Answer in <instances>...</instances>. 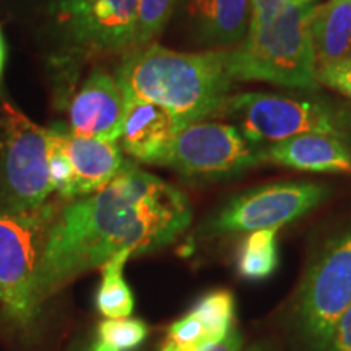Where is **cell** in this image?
<instances>
[{
	"instance_id": "6da1fadb",
	"label": "cell",
	"mask_w": 351,
	"mask_h": 351,
	"mask_svg": "<svg viewBox=\"0 0 351 351\" xmlns=\"http://www.w3.org/2000/svg\"><path fill=\"white\" fill-rule=\"evenodd\" d=\"M191 219V204L179 189L129 165L95 194L64 204L39 265V304L116 254H138L173 243Z\"/></svg>"
},
{
	"instance_id": "7a4b0ae2",
	"label": "cell",
	"mask_w": 351,
	"mask_h": 351,
	"mask_svg": "<svg viewBox=\"0 0 351 351\" xmlns=\"http://www.w3.org/2000/svg\"><path fill=\"white\" fill-rule=\"evenodd\" d=\"M116 78L127 101L142 99L165 108L179 129L219 114L234 82L230 51L195 54L160 44L127 52Z\"/></svg>"
},
{
	"instance_id": "3957f363",
	"label": "cell",
	"mask_w": 351,
	"mask_h": 351,
	"mask_svg": "<svg viewBox=\"0 0 351 351\" xmlns=\"http://www.w3.org/2000/svg\"><path fill=\"white\" fill-rule=\"evenodd\" d=\"M319 7L288 2L276 15L251 19L247 38L230 51L232 80L319 90L313 43Z\"/></svg>"
},
{
	"instance_id": "277c9868",
	"label": "cell",
	"mask_w": 351,
	"mask_h": 351,
	"mask_svg": "<svg viewBox=\"0 0 351 351\" xmlns=\"http://www.w3.org/2000/svg\"><path fill=\"white\" fill-rule=\"evenodd\" d=\"M62 202L19 212L0 207V307L20 327H32L39 314L38 271Z\"/></svg>"
},
{
	"instance_id": "5b68a950",
	"label": "cell",
	"mask_w": 351,
	"mask_h": 351,
	"mask_svg": "<svg viewBox=\"0 0 351 351\" xmlns=\"http://www.w3.org/2000/svg\"><path fill=\"white\" fill-rule=\"evenodd\" d=\"M52 129L41 127L19 108L3 103L0 112V207L38 208L51 200Z\"/></svg>"
},
{
	"instance_id": "8992f818",
	"label": "cell",
	"mask_w": 351,
	"mask_h": 351,
	"mask_svg": "<svg viewBox=\"0 0 351 351\" xmlns=\"http://www.w3.org/2000/svg\"><path fill=\"white\" fill-rule=\"evenodd\" d=\"M219 114L232 117L249 142L276 143L302 134H328L345 138V117L319 101L270 93L228 96Z\"/></svg>"
},
{
	"instance_id": "52a82bcc",
	"label": "cell",
	"mask_w": 351,
	"mask_h": 351,
	"mask_svg": "<svg viewBox=\"0 0 351 351\" xmlns=\"http://www.w3.org/2000/svg\"><path fill=\"white\" fill-rule=\"evenodd\" d=\"M351 304V225L328 241L301 285L296 317L313 351H327L337 322Z\"/></svg>"
},
{
	"instance_id": "ba28073f",
	"label": "cell",
	"mask_w": 351,
	"mask_h": 351,
	"mask_svg": "<svg viewBox=\"0 0 351 351\" xmlns=\"http://www.w3.org/2000/svg\"><path fill=\"white\" fill-rule=\"evenodd\" d=\"M138 0H54L51 15L64 46L77 57H104L134 46Z\"/></svg>"
},
{
	"instance_id": "9c48e42d",
	"label": "cell",
	"mask_w": 351,
	"mask_h": 351,
	"mask_svg": "<svg viewBox=\"0 0 351 351\" xmlns=\"http://www.w3.org/2000/svg\"><path fill=\"white\" fill-rule=\"evenodd\" d=\"M263 152L265 148L249 142L236 125L199 121L176 134L161 165L187 178L215 179L263 163Z\"/></svg>"
},
{
	"instance_id": "30bf717a",
	"label": "cell",
	"mask_w": 351,
	"mask_h": 351,
	"mask_svg": "<svg viewBox=\"0 0 351 351\" xmlns=\"http://www.w3.org/2000/svg\"><path fill=\"white\" fill-rule=\"evenodd\" d=\"M327 187L313 182H280L258 187L232 199L213 226L219 232H252L280 228L317 207Z\"/></svg>"
},
{
	"instance_id": "8fae6325",
	"label": "cell",
	"mask_w": 351,
	"mask_h": 351,
	"mask_svg": "<svg viewBox=\"0 0 351 351\" xmlns=\"http://www.w3.org/2000/svg\"><path fill=\"white\" fill-rule=\"evenodd\" d=\"M127 98L116 75L96 69L69 103V132L78 137L119 142Z\"/></svg>"
},
{
	"instance_id": "7c38bea8",
	"label": "cell",
	"mask_w": 351,
	"mask_h": 351,
	"mask_svg": "<svg viewBox=\"0 0 351 351\" xmlns=\"http://www.w3.org/2000/svg\"><path fill=\"white\" fill-rule=\"evenodd\" d=\"M56 129L59 142L72 165L73 200L98 192L130 165L124 160L117 142L78 137L62 127Z\"/></svg>"
},
{
	"instance_id": "4fadbf2b",
	"label": "cell",
	"mask_w": 351,
	"mask_h": 351,
	"mask_svg": "<svg viewBox=\"0 0 351 351\" xmlns=\"http://www.w3.org/2000/svg\"><path fill=\"white\" fill-rule=\"evenodd\" d=\"M181 130L174 116L158 104L142 99L127 101L119 137L122 152L148 165H161L176 134Z\"/></svg>"
},
{
	"instance_id": "5bb4252c",
	"label": "cell",
	"mask_w": 351,
	"mask_h": 351,
	"mask_svg": "<svg viewBox=\"0 0 351 351\" xmlns=\"http://www.w3.org/2000/svg\"><path fill=\"white\" fill-rule=\"evenodd\" d=\"M265 161L311 173H351V148L345 138L328 134H302L271 143Z\"/></svg>"
},
{
	"instance_id": "9a60e30c",
	"label": "cell",
	"mask_w": 351,
	"mask_h": 351,
	"mask_svg": "<svg viewBox=\"0 0 351 351\" xmlns=\"http://www.w3.org/2000/svg\"><path fill=\"white\" fill-rule=\"evenodd\" d=\"M197 36L208 44L231 46L249 32L251 0H186Z\"/></svg>"
},
{
	"instance_id": "2e32d148",
	"label": "cell",
	"mask_w": 351,
	"mask_h": 351,
	"mask_svg": "<svg viewBox=\"0 0 351 351\" xmlns=\"http://www.w3.org/2000/svg\"><path fill=\"white\" fill-rule=\"evenodd\" d=\"M313 43L317 69L351 59V0H330L319 7Z\"/></svg>"
},
{
	"instance_id": "e0dca14e",
	"label": "cell",
	"mask_w": 351,
	"mask_h": 351,
	"mask_svg": "<svg viewBox=\"0 0 351 351\" xmlns=\"http://www.w3.org/2000/svg\"><path fill=\"white\" fill-rule=\"evenodd\" d=\"M130 251H122L103 265V280L96 295V307L106 319L130 317L134 311V295L124 280V265Z\"/></svg>"
},
{
	"instance_id": "ac0fdd59",
	"label": "cell",
	"mask_w": 351,
	"mask_h": 351,
	"mask_svg": "<svg viewBox=\"0 0 351 351\" xmlns=\"http://www.w3.org/2000/svg\"><path fill=\"white\" fill-rule=\"evenodd\" d=\"M276 231H278V228L252 231L243 241L238 258V269L244 278L263 280L274 274L276 265H278Z\"/></svg>"
},
{
	"instance_id": "d6986e66",
	"label": "cell",
	"mask_w": 351,
	"mask_h": 351,
	"mask_svg": "<svg viewBox=\"0 0 351 351\" xmlns=\"http://www.w3.org/2000/svg\"><path fill=\"white\" fill-rule=\"evenodd\" d=\"M215 340H223L230 333L234 320V298L226 289L208 293L192 309Z\"/></svg>"
},
{
	"instance_id": "ffe728a7",
	"label": "cell",
	"mask_w": 351,
	"mask_h": 351,
	"mask_svg": "<svg viewBox=\"0 0 351 351\" xmlns=\"http://www.w3.org/2000/svg\"><path fill=\"white\" fill-rule=\"evenodd\" d=\"M174 7L176 0H138L132 51L148 46L158 34L163 32L173 15Z\"/></svg>"
},
{
	"instance_id": "44dd1931",
	"label": "cell",
	"mask_w": 351,
	"mask_h": 351,
	"mask_svg": "<svg viewBox=\"0 0 351 351\" xmlns=\"http://www.w3.org/2000/svg\"><path fill=\"white\" fill-rule=\"evenodd\" d=\"M148 326L140 319H106L99 324V340L117 351H132L143 343Z\"/></svg>"
},
{
	"instance_id": "7402d4cb",
	"label": "cell",
	"mask_w": 351,
	"mask_h": 351,
	"mask_svg": "<svg viewBox=\"0 0 351 351\" xmlns=\"http://www.w3.org/2000/svg\"><path fill=\"white\" fill-rule=\"evenodd\" d=\"M52 129V153H51V182L54 194L62 200H73V171L62 145L59 142L56 127Z\"/></svg>"
},
{
	"instance_id": "603a6c76",
	"label": "cell",
	"mask_w": 351,
	"mask_h": 351,
	"mask_svg": "<svg viewBox=\"0 0 351 351\" xmlns=\"http://www.w3.org/2000/svg\"><path fill=\"white\" fill-rule=\"evenodd\" d=\"M317 82L340 91L351 99V59L332 62L317 69Z\"/></svg>"
},
{
	"instance_id": "cb8c5ba5",
	"label": "cell",
	"mask_w": 351,
	"mask_h": 351,
	"mask_svg": "<svg viewBox=\"0 0 351 351\" xmlns=\"http://www.w3.org/2000/svg\"><path fill=\"white\" fill-rule=\"evenodd\" d=\"M327 351H351V304L346 307L337 322Z\"/></svg>"
},
{
	"instance_id": "d4e9b609",
	"label": "cell",
	"mask_w": 351,
	"mask_h": 351,
	"mask_svg": "<svg viewBox=\"0 0 351 351\" xmlns=\"http://www.w3.org/2000/svg\"><path fill=\"white\" fill-rule=\"evenodd\" d=\"M241 350H243V337H241L238 328L232 327L225 339L204 346V348L199 351H241Z\"/></svg>"
},
{
	"instance_id": "484cf974",
	"label": "cell",
	"mask_w": 351,
	"mask_h": 351,
	"mask_svg": "<svg viewBox=\"0 0 351 351\" xmlns=\"http://www.w3.org/2000/svg\"><path fill=\"white\" fill-rule=\"evenodd\" d=\"M5 59H7V47H5V39H3L2 29H0V83H2L3 69H5Z\"/></svg>"
},
{
	"instance_id": "4316f807",
	"label": "cell",
	"mask_w": 351,
	"mask_h": 351,
	"mask_svg": "<svg viewBox=\"0 0 351 351\" xmlns=\"http://www.w3.org/2000/svg\"><path fill=\"white\" fill-rule=\"evenodd\" d=\"M91 351H117V350H114V348H111V346H109L108 343H104V341H96V343L93 345V348H91Z\"/></svg>"
},
{
	"instance_id": "83f0119b",
	"label": "cell",
	"mask_w": 351,
	"mask_h": 351,
	"mask_svg": "<svg viewBox=\"0 0 351 351\" xmlns=\"http://www.w3.org/2000/svg\"><path fill=\"white\" fill-rule=\"evenodd\" d=\"M288 2H291L293 5H307V3H311L313 0H288Z\"/></svg>"
},
{
	"instance_id": "f1b7e54d",
	"label": "cell",
	"mask_w": 351,
	"mask_h": 351,
	"mask_svg": "<svg viewBox=\"0 0 351 351\" xmlns=\"http://www.w3.org/2000/svg\"><path fill=\"white\" fill-rule=\"evenodd\" d=\"M251 351H261V350H257V348H252Z\"/></svg>"
}]
</instances>
